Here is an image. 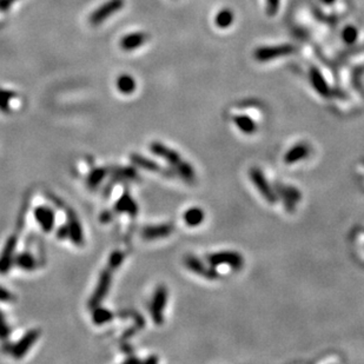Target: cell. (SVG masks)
<instances>
[{
	"instance_id": "603a6c76",
	"label": "cell",
	"mask_w": 364,
	"mask_h": 364,
	"mask_svg": "<svg viewBox=\"0 0 364 364\" xmlns=\"http://www.w3.org/2000/svg\"><path fill=\"white\" fill-rule=\"evenodd\" d=\"M230 20H231V16H230V13L227 12V11H225V12H222L220 14V17H218V24H221V26L223 23H224L223 26H227Z\"/></svg>"
},
{
	"instance_id": "2e32d148",
	"label": "cell",
	"mask_w": 364,
	"mask_h": 364,
	"mask_svg": "<svg viewBox=\"0 0 364 364\" xmlns=\"http://www.w3.org/2000/svg\"><path fill=\"white\" fill-rule=\"evenodd\" d=\"M105 176H106V170L101 169V167H97L91 171L89 177H87V185L90 189H97L99 187L101 181L104 180Z\"/></svg>"
},
{
	"instance_id": "7c38bea8",
	"label": "cell",
	"mask_w": 364,
	"mask_h": 364,
	"mask_svg": "<svg viewBox=\"0 0 364 364\" xmlns=\"http://www.w3.org/2000/svg\"><path fill=\"white\" fill-rule=\"evenodd\" d=\"M170 232H171L170 225H158V227L145 228L143 231V236L147 239H155L167 236Z\"/></svg>"
},
{
	"instance_id": "8992f818",
	"label": "cell",
	"mask_w": 364,
	"mask_h": 364,
	"mask_svg": "<svg viewBox=\"0 0 364 364\" xmlns=\"http://www.w3.org/2000/svg\"><path fill=\"white\" fill-rule=\"evenodd\" d=\"M67 217V228H68V237L74 244L78 246H82L84 244V234L81 222H79L77 214L74 210L67 209L66 211Z\"/></svg>"
},
{
	"instance_id": "44dd1931",
	"label": "cell",
	"mask_w": 364,
	"mask_h": 364,
	"mask_svg": "<svg viewBox=\"0 0 364 364\" xmlns=\"http://www.w3.org/2000/svg\"><path fill=\"white\" fill-rule=\"evenodd\" d=\"M10 335V327L4 318V315L0 311V340H6Z\"/></svg>"
},
{
	"instance_id": "8fae6325",
	"label": "cell",
	"mask_w": 364,
	"mask_h": 364,
	"mask_svg": "<svg viewBox=\"0 0 364 364\" xmlns=\"http://www.w3.org/2000/svg\"><path fill=\"white\" fill-rule=\"evenodd\" d=\"M116 86H117V90L123 94H131L134 92L136 90V81L132 76L130 75H122L117 78V82H116Z\"/></svg>"
},
{
	"instance_id": "5b68a950",
	"label": "cell",
	"mask_w": 364,
	"mask_h": 364,
	"mask_svg": "<svg viewBox=\"0 0 364 364\" xmlns=\"http://www.w3.org/2000/svg\"><path fill=\"white\" fill-rule=\"evenodd\" d=\"M166 298H167V293L165 287L164 286L157 287V290H156V293L154 295V298H152L151 307H150L152 318H154V321L157 324H161L163 322V311L166 304Z\"/></svg>"
},
{
	"instance_id": "30bf717a",
	"label": "cell",
	"mask_w": 364,
	"mask_h": 364,
	"mask_svg": "<svg viewBox=\"0 0 364 364\" xmlns=\"http://www.w3.org/2000/svg\"><path fill=\"white\" fill-rule=\"evenodd\" d=\"M115 209L119 213H127L130 216H136L138 212V206L136 202L129 194H124L116 203Z\"/></svg>"
},
{
	"instance_id": "ba28073f",
	"label": "cell",
	"mask_w": 364,
	"mask_h": 364,
	"mask_svg": "<svg viewBox=\"0 0 364 364\" xmlns=\"http://www.w3.org/2000/svg\"><path fill=\"white\" fill-rule=\"evenodd\" d=\"M34 218L41 225L43 231L51 232L53 230L54 221H56V214L54 211L49 206H38L34 210Z\"/></svg>"
},
{
	"instance_id": "484cf974",
	"label": "cell",
	"mask_w": 364,
	"mask_h": 364,
	"mask_svg": "<svg viewBox=\"0 0 364 364\" xmlns=\"http://www.w3.org/2000/svg\"><path fill=\"white\" fill-rule=\"evenodd\" d=\"M16 0H0V11H6Z\"/></svg>"
},
{
	"instance_id": "7a4b0ae2",
	"label": "cell",
	"mask_w": 364,
	"mask_h": 364,
	"mask_svg": "<svg viewBox=\"0 0 364 364\" xmlns=\"http://www.w3.org/2000/svg\"><path fill=\"white\" fill-rule=\"evenodd\" d=\"M112 271L114 270H111L108 267L101 271V274L99 276V281H98V283H97L96 290H94L93 295L91 296V300L89 303L91 309L97 307V305H99L101 302L104 301L105 296L107 295L108 289H110V286H111V282H112Z\"/></svg>"
},
{
	"instance_id": "7402d4cb",
	"label": "cell",
	"mask_w": 364,
	"mask_h": 364,
	"mask_svg": "<svg viewBox=\"0 0 364 364\" xmlns=\"http://www.w3.org/2000/svg\"><path fill=\"white\" fill-rule=\"evenodd\" d=\"M305 152H307V150H305V149H303L302 147L296 148L294 151H291L290 154L287 155L286 161H287V162H295V161H296V159L301 158V156H304Z\"/></svg>"
},
{
	"instance_id": "6da1fadb",
	"label": "cell",
	"mask_w": 364,
	"mask_h": 364,
	"mask_svg": "<svg viewBox=\"0 0 364 364\" xmlns=\"http://www.w3.org/2000/svg\"><path fill=\"white\" fill-rule=\"evenodd\" d=\"M124 5H125L124 0H107L106 3H104L103 5H100L96 11L91 13L89 18L90 24L92 26H98V25L103 24L108 18L119 12Z\"/></svg>"
},
{
	"instance_id": "e0dca14e",
	"label": "cell",
	"mask_w": 364,
	"mask_h": 364,
	"mask_svg": "<svg viewBox=\"0 0 364 364\" xmlns=\"http://www.w3.org/2000/svg\"><path fill=\"white\" fill-rule=\"evenodd\" d=\"M131 162H132L134 165L141 167L144 170L149 171H159V165H157L155 162L150 161V159L144 158L143 156L139 155H132L131 156Z\"/></svg>"
},
{
	"instance_id": "ac0fdd59",
	"label": "cell",
	"mask_w": 364,
	"mask_h": 364,
	"mask_svg": "<svg viewBox=\"0 0 364 364\" xmlns=\"http://www.w3.org/2000/svg\"><path fill=\"white\" fill-rule=\"evenodd\" d=\"M184 220L185 222L189 225H196V224H199L203 220V213L202 211H199L197 209H192L190 211H188L187 213H185L184 216Z\"/></svg>"
},
{
	"instance_id": "d6986e66",
	"label": "cell",
	"mask_w": 364,
	"mask_h": 364,
	"mask_svg": "<svg viewBox=\"0 0 364 364\" xmlns=\"http://www.w3.org/2000/svg\"><path fill=\"white\" fill-rule=\"evenodd\" d=\"M124 261V253L121 251H115V252L111 253L110 258H108V265L107 267L111 269V270H115L117 269L119 265L123 263Z\"/></svg>"
},
{
	"instance_id": "5bb4252c",
	"label": "cell",
	"mask_w": 364,
	"mask_h": 364,
	"mask_svg": "<svg viewBox=\"0 0 364 364\" xmlns=\"http://www.w3.org/2000/svg\"><path fill=\"white\" fill-rule=\"evenodd\" d=\"M16 264L19 267L20 269L26 271H31L33 270L37 265V262H35L34 257L32 256L30 252H21L17 256L16 258Z\"/></svg>"
},
{
	"instance_id": "3957f363",
	"label": "cell",
	"mask_w": 364,
	"mask_h": 364,
	"mask_svg": "<svg viewBox=\"0 0 364 364\" xmlns=\"http://www.w3.org/2000/svg\"><path fill=\"white\" fill-rule=\"evenodd\" d=\"M39 336H41V330L32 329L27 331L23 337L20 338L19 342L16 343L11 349L12 355L14 358H23L25 355L30 351V349L33 347V344L38 341Z\"/></svg>"
},
{
	"instance_id": "277c9868",
	"label": "cell",
	"mask_w": 364,
	"mask_h": 364,
	"mask_svg": "<svg viewBox=\"0 0 364 364\" xmlns=\"http://www.w3.org/2000/svg\"><path fill=\"white\" fill-rule=\"evenodd\" d=\"M151 151L154 152L155 155L161 156V157H163L164 159H166V161L172 164V165H177L178 169H179L181 172H183V174H185L187 177L191 176V170L189 169L188 165L185 166V165H183V164L180 163L179 156H178L176 152H173L172 150H170V149L165 148L161 143H154V144H152L151 145Z\"/></svg>"
},
{
	"instance_id": "9a60e30c",
	"label": "cell",
	"mask_w": 364,
	"mask_h": 364,
	"mask_svg": "<svg viewBox=\"0 0 364 364\" xmlns=\"http://www.w3.org/2000/svg\"><path fill=\"white\" fill-rule=\"evenodd\" d=\"M16 97V93L11 90H5L0 87V112L3 114H10L11 112V101Z\"/></svg>"
},
{
	"instance_id": "d4e9b609",
	"label": "cell",
	"mask_w": 364,
	"mask_h": 364,
	"mask_svg": "<svg viewBox=\"0 0 364 364\" xmlns=\"http://www.w3.org/2000/svg\"><path fill=\"white\" fill-rule=\"evenodd\" d=\"M12 298H13V296L10 291H7L6 289H4V287L0 286V301L7 302V301L12 300Z\"/></svg>"
},
{
	"instance_id": "4316f807",
	"label": "cell",
	"mask_w": 364,
	"mask_h": 364,
	"mask_svg": "<svg viewBox=\"0 0 364 364\" xmlns=\"http://www.w3.org/2000/svg\"><path fill=\"white\" fill-rule=\"evenodd\" d=\"M323 2H324V3H331V2H333V0H323Z\"/></svg>"
},
{
	"instance_id": "52a82bcc",
	"label": "cell",
	"mask_w": 364,
	"mask_h": 364,
	"mask_svg": "<svg viewBox=\"0 0 364 364\" xmlns=\"http://www.w3.org/2000/svg\"><path fill=\"white\" fill-rule=\"evenodd\" d=\"M17 236H11L7 239L5 246H4L3 252L0 254V274H7L10 271L14 262V251L17 246Z\"/></svg>"
},
{
	"instance_id": "4fadbf2b",
	"label": "cell",
	"mask_w": 364,
	"mask_h": 364,
	"mask_svg": "<svg viewBox=\"0 0 364 364\" xmlns=\"http://www.w3.org/2000/svg\"><path fill=\"white\" fill-rule=\"evenodd\" d=\"M112 318H114V314H112L110 310H107V309L99 307V305H97V307L93 308L92 319H93L94 324H97V325H100V324H105V323L110 322V321H112Z\"/></svg>"
},
{
	"instance_id": "cb8c5ba5",
	"label": "cell",
	"mask_w": 364,
	"mask_h": 364,
	"mask_svg": "<svg viewBox=\"0 0 364 364\" xmlns=\"http://www.w3.org/2000/svg\"><path fill=\"white\" fill-rule=\"evenodd\" d=\"M57 237L59 239H65L68 237V228L67 225H61L57 230Z\"/></svg>"
},
{
	"instance_id": "ffe728a7",
	"label": "cell",
	"mask_w": 364,
	"mask_h": 364,
	"mask_svg": "<svg viewBox=\"0 0 364 364\" xmlns=\"http://www.w3.org/2000/svg\"><path fill=\"white\" fill-rule=\"evenodd\" d=\"M253 179H254V181H256L257 187L260 188L261 191L264 194L265 197H267V198L269 199V201H275V198L272 197V196L270 195V191H269L268 188L265 187V185H267V183H265V180L263 179V177H261V174L254 173V174H253Z\"/></svg>"
},
{
	"instance_id": "9c48e42d",
	"label": "cell",
	"mask_w": 364,
	"mask_h": 364,
	"mask_svg": "<svg viewBox=\"0 0 364 364\" xmlns=\"http://www.w3.org/2000/svg\"><path fill=\"white\" fill-rule=\"evenodd\" d=\"M147 34L143 32H134V33L126 34L122 38L121 47L124 51H133L140 47L147 41Z\"/></svg>"
}]
</instances>
